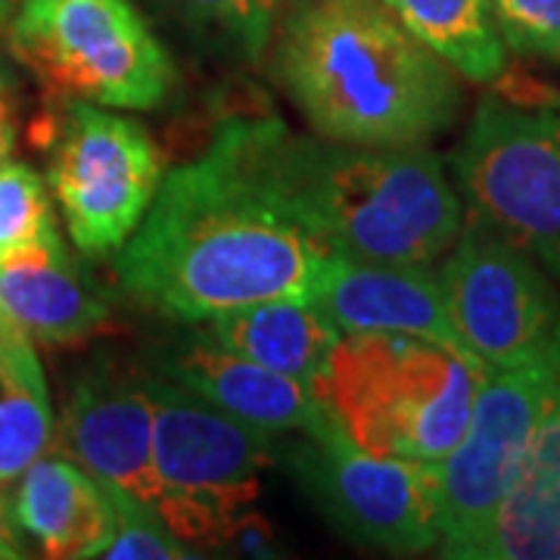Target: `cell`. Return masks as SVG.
<instances>
[{
  "label": "cell",
  "instance_id": "cell-1",
  "mask_svg": "<svg viewBox=\"0 0 560 560\" xmlns=\"http://www.w3.org/2000/svg\"><path fill=\"white\" fill-rule=\"evenodd\" d=\"M330 256L275 194L253 119L234 116L197 160L162 175L116 253V278L140 305L202 324L249 302L312 300Z\"/></svg>",
  "mask_w": 560,
  "mask_h": 560
},
{
  "label": "cell",
  "instance_id": "cell-2",
  "mask_svg": "<svg viewBox=\"0 0 560 560\" xmlns=\"http://www.w3.org/2000/svg\"><path fill=\"white\" fill-rule=\"evenodd\" d=\"M271 81L318 138L420 147L460 116L458 72L383 0H280Z\"/></svg>",
  "mask_w": 560,
  "mask_h": 560
},
{
  "label": "cell",
  "instance_id": "cell-3",
  "mask_svg": "<svg viewBox=\"0 0 560 560\" xmlns=\"http://www.w3.org/2000/svg\"><path fill=\"white\" fill-rule=\"evenodd\" d=\"M280 202L330 253L377 265H436L458 241L464 202L445 162L420 147H352L249 116Z\"/></svg>",
  "mask_w": 560,
  "mask_h": 560
},
{
  "label": "cell",
  "instance_id": "cell-4",
  "mask_svg": "<svg viewBox=\"0 0 560 560\" xmlns=\"http://www.w3.org/2000/svg\"><path fill=\"white\" fill-rule=\"evenodd\" d=\"M482 377V361L452 346L355 330L334 346L318 399L364 452L433 464L464 436Z\"/></svg>",
  "mask_w": 560,
  "mask_h": 560
},
{
  "label": "cell",
  "instance_id": "cell-5",
  "mask_svg": "<svg viewBox=\"0 0 560 560\" xmlns=\"http://www.w3.org/2000/svg\"><path fill=\"white\" fill-rule=\"evenodd\" d=\"M464 212L560 283V97L486 94L452 156Z\"/></svg>",
  "mask_w": 560,
  "mask_h": 560
},
{
  "label": "cell",
  "instance_id": "cell-6",
  "mask_svg": "<svg viewBox=\"0 0 560 560\" xmlns=\"http://www.w3.org/2000/svg\"><path fill=\"white\" fill-rule=\"evenodd\" d=\"M7 47L50 101L156 109L175 62L131 0H22Z\"/></svg>",
  "mask_w": 560,
  "mask_h": 560
},
{
  "label": "cell",
  "instance_id": "cell-7",
  "mask_svg": "<svg viewBox=\"0 0 560 560\" xmlns=\"http://www.w3.org/2000/svg\"><path fill=\"white\" fill-rule=\"evenodd\" d=\"M153 460L162 482L156 514L184 545L234 536L261 470L278 458V436L224 415L190 389L150 377Z\"/></svg>",
  "mask_w": 560,
  "mask_h": 560
},
{
  "label": "cell",
  "instance_id": "cell-8",
  "mask_svg": "<svg viewBox=\"0 0 560 560\" xmlns=\"http://www.w3.org/2000/svg\"><path fill=\"white\" fill-rule=\"evenodd\" d=\"M47 138V184L72 243L113 256L138 231L162 180L153 135L131 116L84 101H57Z\"/></svg>",
  "mask_w": 560,
  "mask_h": 560
},
{
  "label": "cell",
  "instance_id": "cell-9",
  "mask_svg": "<svg viewBox=\"0 0 560 560\" xmlns=\"http://www.w3.org/2000/svg\"><path fill=\"white\" fill-rule=\"evenodd\" d=\"M287 436L278 440V455L340 536L386 555L440 548L433 464L371 455L337 420Z\"/></svg>",
  "mask_w": 560,
  "mask_h": 560
},
{
  "label": "cell",
  "instance_id": "cell-10",
  "mask_svg": "<svg viewBox=\"0 0 560 560\" xmlns=\"http://www.w3.org/2000/svg\"><path fill=\"white\" fill-rule=\"evenodd\" d=\"M551 386L548 355L521 368L486 371L458 445L433 460L440 555L477 560L511 495Z\"/></svg>",
  "mask_w": 560,
  "mask_h": 560
},
{
  "label": "cell",
  "instance_id": "cell-11",
  "mask_svg": "<svg viewBox=\"0 0 560 560\" xmlns=\"http://www.w3.org/2000/svg\"><path fill=\"white\" fill-rule=\"evenodd\" d=\"M464 349L486 371L541 361L560 334V290L539 261L464 212L436 268Z\"/></svg>",
  "mask_w": 560,
  "mask_h": 560
},
{
  "label": "cell",
  "instance_id": "cell-12",
  "mask_svg": "<svg viewBox=\"0 0 560 560\" xmlns=\"http://www.w3.org/2000/svg\"><path fill=\"white\" fill-rule=\"evenodd\" d=\"M60 452L94 480L147 501H162L153 460V396L150 377L128 374L119 364H94L75 383L62 411Z\"/></svg>",
  "mask_w": 560,
  "mask_h": 560
},
{
  "label": "cell",
  "instance_id": "cell-13",
  "mask_svg": "<svg viewBox=\"0 0 560 560\" xmlns=\"http://www.w3.org/2000/svg\"><path fill=\"white\" fill-rule=\"evenodd\" d=\"M160 377L178 383L224 415L275 436L315 433L334 420L315 386L271 371L259 361L243 359L237 352H228L200 324L162 349Z\"/></svg>",
  "mask_w": 560,
  "mask_h": 560
},
{
  "label": "cell",
  "instance_id": "cell-14",
  "mask_svg": "<svg viewBox=\"0 0 560 560\" xmlns=\"http://www.w3.org/2000/svg\"><path fill=\"white\" fill-rule=\"evenodd\" d=\"M312 302L340 334L393 330L467 352L448 315L436 265H377L334 253L324 261Z\"/></svg>",
  "mask_w": 560,
  "mask_h": 560
},
{
  "label": "cell",
  "instance_id": "cell-15",
  "mask_svg": "<svg viewBox=\"0 0 560 560\" xmlns=\"http://www.w3.org/2000/svg\"><path fill=\"white\" fill-rule=\"evenodd\" d=\"M106 320V293L81 271L60 234L0 261V327L62 346L94 337Z\"/></svg>",
  "mask_w": 560,
  "mask_h": 560
},
{
  "label": "cell",
  "instance_id": "cell-16",
  "mask_svg": "<svg viewBox=\"0 0 560 560\" xmlns=\"http://www.w3.org/2000/svg\"><path fill=\"white\" fill-rule=\"evenodd\" d=\"M10 511L20 533L54 560L103 558L116 533L106 486L66 455L32 460L20 474Z\"/></svg>",
  "mask_w": 560,
  "mask_h": 560
},
{
  "label": "cell",
  "instance_id": "cell-17",
  "mask_svg": "<svg viewBox=\"0 0 560 560\" xmlns=\"http://www.w3.org/2000/svg\"><path fill=\"white\" fill-rule=\"evenodd\" d=\"M548 361L551 386L529 452L477 560H560V334Z\"/></svg>",
  "mask_w": 560,
  "mask_h": 560
},
{
  "label": "cell",
  "instance_id": "cell-18",
  "mask_svg": "<svg viewBox=\"0 0 560 560\" xmlns=\"http://www.w3.org/2000/svg\"><path fill=\"white\" fill-rule=\"evenodd\" d=\"M202 330L228 352L315 386L327 374L340 327L312 300H265L202 320Z\"/></svg>",
  "mask_w": 560,
  "mask_h": 560
},
{
  "label": "cell",
  "instance_id": "cell-19",
  "mask_svg": "<svg viewBox=\"0 0 560 560\" xmlns=\"http://www.w3.org/2000/svg\"><path fill=\"white\" fill-rule=\"evenodd\" d=\"M460 79L495 84L508 47L492 16V0H383Z\"/></svg>",
  "mask_w": 560,
  "mask_h": 560
},
{
  "label": "cell",
  "instance_id": "cell-20",
  "mask_svg": "<svg viewBox=\"0 0 560 560\" xmlns=\"http://www.w3.org/2000/svg\"><path fill=\"white\" fill-rule=\"evenodd\" d=\"M50 442L54 408L35 342L0 327V482L20 480Z\"/></svg>",
  "mask_w": 560,
  "mask_h": 560
},
{
  "label": "cell",
  "instance_id": "cell-21",
  "mask_svg": "<svg viewBox=\"0 0 560 560\" xmlns=\"http://www.w3.org/2000/svg\"><path fill=\"white\" fill-rule=\"evenodd\" d=\"M60 234L40 175L20 160L0 168V261Z\"/></svg>",
  "mask_w": 560,
  "mask_h": 560
},
{
  "label": "cell",
  "instance_id": "cell-22",
  "mask_svg": "<svg viewBox=\"0 0 560 560\" xmlns=\"http://www.w3.org/2000/svg\"><path fill=\"white\" fill-rule=\"evenodd\" d=\"M106 486V482H103ZM113 511H116V533L106 545L103 558L113 560H184L197 558L184 541L162 523V517L147 504L116 486H106Z\"/></svg>",
  "mask_w": 560,
  "mask_h": 560
},
{
  "label": "cell",
  "instance_id": "cell-23",
  "mask_svg": "<svg viewBox=\"0 0 560 560\" xmlns=\"http://www.w3.org/2000/svg\"><path fill=\"white\" fill-rule=\"evenodd\" d=\"M492 16L508 50L560 60V0H492Z\"/></svg>",
  "mask_w": 560,
  "mask_h": 560
},
{
  "label": "cell",
  "instance_id": "cell-24",
  "mask_svg": "<svg viewBox=\"0 0 560 560\" xmlns=\"http://www.w3.org/2000/svg\"><path fill=\"white\" fill-rule=\"evenodd\" d=\"M165 3L190 28L228 35L243 57L249 54V0H165Z\"/></svg>",
  "mask_w": 560,
  "mask_h": 560
},
{
  "label": "cell",
  "instance_id": "cell-25",
  "mask_svg": "<svg viewBox=\"0 0 560 560\" xmlns=\"http://www.w3.org/2000/svg\"><path fill=\"white\" fill-rule=\"evenodd\" d=\"M16 119H20V84L16 75L0 60V168L13 160L16 147Z\"/></svg>",
  "mask_w": 560,
  "mask_h": 560
},
{
  "label": "cell",
  "instance_id": "cell-26",
  "mask_svg": "<svg viewBox=\"0 0 560 560\" xmlns=\"http://www.w3.org/2000/svg\"><path fill=\"white\" fill-rule=\"evenodd\" d=\"M278 7L280 0H249V54H246V60H261L265 57Z\"/></svg>",
  "mask_w": 560,
  "mask_h": 560
},
{
  "label": "cell",
  "instance_id": "cell-27",
  "mask_svg": "<svg viewBox=\"0 0 560 560\" xmlns=\"http://www.w3.org/2000/svg\"><path fill=\"white\" fill-rule=\"evenodd\" d=\"M28 558L25 545L20 539V526L13 521L10 504L0 495V560H22Z\"/></svg>",
  "mask_w": 560,
  "mask_h": 560
},
{
  "label": "cell",
  "instance_id": "cell-28",
  "mask_svg": "<svg viewBox=\"0 0 560 560\" xmlns=\"http://www.w3.org/2000/svg\"><path fill=\"white\" fill-rule=\"evenodd\" d=\"M10 13H13V0H0V28L7 25Z\"/></svg>",
  "mask_w": 560,
  "mask_h": 560
}]
</instances>
